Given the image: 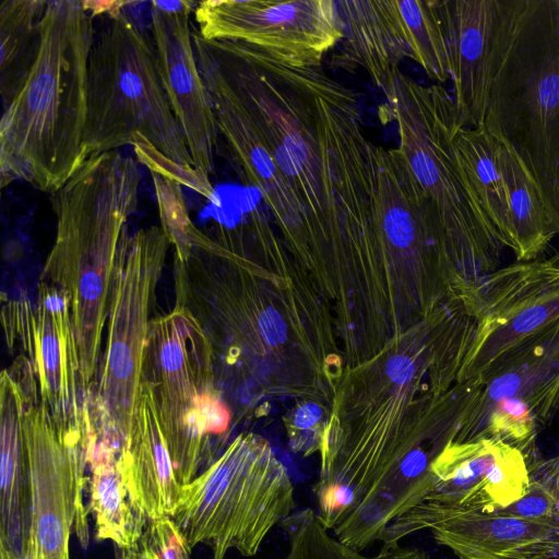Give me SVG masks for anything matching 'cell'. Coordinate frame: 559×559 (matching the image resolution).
Masks as SVG:
<instances>
[{"label": "cell", "instance_id": "1", "mask_svg": "<svg viewBox=\"0 0 559 559\" xmlns=\"http://www.w3.org/2000/svg\"><path fill=\"white\" fill-rule=\"evenodd\" d=\"M93 19L82 1H47L37 57L0 120L2 188L21 180L51 193L84 162Z\"/></svg>", "mask_w": 559, "mask_h": 559}, {"label": "cell", "instance_id": "2", "mask_svg": "<svg viewBox=\"0 0 559 559\" xmlns=\"http://www.w3.org/2000/svg\"><path fill=\"white\" fill-rule=\"evenodd\" d=\"M138 160L120 151L86 158L49 193L56 237L39 281L61 289L72 322L86 384L98 370L110 290L127 222L139 203Z\"/></svg>", "mask_w": 559, "mask_h": 559}, {"label": "cell", "instance_id": "3", "mask_svg": "<svg viewBox=\"0 0 559 559\" xmlns=\"http://www.w3.org/2000/svg\"><path fill=\"white\" fill-rule=\"evenodd\" d=\"M484 127L536 181L559 223V0H509Z\"/></svg>", "mask_w": 559, "mask_h": 559}, {"label": "cell", "instance_id": "4", "mask_svg": "<svg viewBox=\"0 0 559 559\" xmlns=\"http://www.w3.org/2000/svg\"><path fill=\"white\" fill-rule=\"evenodd\" d=\"M380 114L397 124L399 150L439 217L465 286L499 269L503 246L474 199L454 140L466 124L441 84L423 85L400 73Z\"/></svg>", "mask_w": 559, "mask_h": 559}, {"label": "cell", "instance_id": "5", "mask_svg": "<svg viewBox=\"0 0 559 559\" xmlns=\"http://www.w3.org/2000/svg\"><path fill=\"white\" fill-rule=\"evenodd\" d=\"M295 487L270 444L253 433L236 437L192 481L182 485L170 515L191 548L212 559L237 550L257 555L272 528L295 512Z\"/></svg>", "mask_w": 559, "mask_h": 559}, {"label": "cell", "instance_id": "6", "mask_svg": "<svg viewBox=\"0 0 559 559\" xmlns=\"http://www.w3.org/2000/svg\"><path fill=\"white\" fill-rule=\"evenodd\" d=\"M87 67L83 159L119 151L143 135L171 160L194 167L164 90L153 43L123 11L104 15Z\"/></svg>", "mask_w": 559, "mask_h": 559}, {"label": "cell", "instance_id": "7", "mask_svg": "<svg viewBox=\"0 0 559 559\" xmlns=\"http://www.w3.org/2000/svg\"><path fill=\"white\" fill-rule=\"evenodd\" d=\"M211 342L198 319L177 301L153 318L144 378L154 391L162 429L181 485L201 472L214 437L224 435L230 412L215 385Z\"/></svg>", "mask_w": 559, "mask_h": 559}, {"label": "cell", "instance_id": "8", "mask_svg": "<svg viewBox=\"0 0 559 559\" xmlns=\"http://www.w3.org/2000/svg\"><path fill=\"white\" fill-rule=\"evenodd\" d=\"M169 245L162 227L127 233L116 261L92 414L96 436L121 450L142 391L151 312Z\"/></svg>", "mask_w": 559, "mask_h": 559}, {"label": "cell", "instance_id": "9", "mask_svg": "<svg viewBox=\"0 0 559 559\" xmlns=\"http://www.w3.org/2000/svg\"><path fill=\"white\" fill-rule=\"evenodd\" d=\"M24 437L32 489L31 559H70L72 530L88 545L87 508L83 491L87 443L60 430L41 404L35 376L23 373Z\"/></svg>", "mask_w": 559, "mask_h": 559}, {"label": "cell", "instance_id": "10", "mask_svg": "<svg viewBox=\"0 0 559 559\" xmlns=\"http://www.w3.org/2000/svg\"><path fill=\"white\" fill-rule=\"evenodd\" d=\"M2 324L8 347L17 342L29 362L56 426L90 443L95 433L92 389L84 380L67 295L39 281L34 302L22 294L3 304Z\"/></svg>", "mask_w": 559, "mask_h": 559}, {"label": "cell", "instance_id": "11", "mask_svg": "<svg viewBox=\"0 0 559 559\" xmlns=\"http://www.w3.org/2000/svg\"><path fill=\"white\" fill-rule=\"evenodd\" d=\"M460 296L475 323L457 382L487 374L559 324V267L547 259L499 267Z\"/></svg>", "mask_w": 559, "mask_h": 559}, {"label": "cell", "instance_id": "12", "mask_svg": "<svg viewBox=\"0 0 559 559\" xmlns=\"http://www.w3.org/2000/svg\"><path fill=\"white\" fill-rule=\"evenodd\" d=\"M194 19L206 40L248 44L294 66L319 67L343 37L333 0H205Z\"/></svg>", "mask_w": 559, "mask_h": 559}, {"label": "cell", "instance_id": "13", "mask_svg": "<svg viewBox=\"0 0 559 559\" xmlns=\"http://www.w3.org/2000/svg\"><path fill=\"white\" fill-rule=\"evenodd\" d=\"M429 530L459 559H559V525L500 511L449 510L420 503L396 519L380 542L399 544Z\"/></svg>", "mask_w": 559, "mask_h": 559}, {"label": "cell", "instance_id": "14", "mask_svg": "<svg viewBox=\"0 0 559 559\" xmlns=\"http://www.w3.org/2000/svg\"><path fill=\"white\" fill-rule=\"evenodd\" d=\"M197 3L152 1L151 28L158 73L193 165L210 177L219 133L193 47L190 15Z\"/></svg>", "mask_w": 559, "mask_h": 559}, {"label": "cell", "instance_id": "15", "mask_svg": "<svg viewBox=\"0 0 559 559\" xmlns=\"http://www.w3.org/2000/svg\"><path fill=\"white\" fill-rule=\"evenodd\" d=\"M431 469L436 483L421 503L449 510L496 512L523 497L531 481L524 454L495 439L450 442Z\"/></svg>", "mask_w": 559, "mask_h": 559}, {"label": "cell", "instance_id": "16", "mask_svg": "<svg viewBox=\"0 0 559 559\" xmlns=\"http://www.w3.org/2000/svg\"><path fill=\"white\" fill-rule=\"evenodd\" d=\"M453 98L466 126L481 128L509 0H438Z\"/></svg>", "mask_w": 559, "mask_h": 559}, {"label": "cell", "instance_id": "17", "mask_svg": "<svg viewBox=\"0 0 559 559\" xmlns=\"http://www.w3.org/2000/svg\"><path fill=\"white\" fill-rule=\"evenodd\" d=\"M195 56L212 98L218 133L225 139L245 181L258 190L288 243L307 252L309 234L294 190L242 104L213 67Z\"/></svg>", "mask_w": 559, "mask_h": 559}, {"label": "cell", "instance_id": "18", "mask_svg": "<svg viewBox=\"0 0 559 559\" xmlns=\"http://www.w3.org/2000/svg\"><path fill=\"white\" fill-rule=\"evenodd\" d=\"M25 389L0 376V559H31L32 489L23 416Z\"/></svg>", "mask_w": 559, "mask_h": 559}, {"label": "cell", "instance_id": "19", "mask_svg": "<svg viewBox=\"0 0 559 559\" xmlns=\"http://www.w3.org/2000/svg\"><path fill=\"white\" fill-rule=\"evenodd\" d=\"M121 453L126 483L138 507L148 520L170 516L182 485L176 477L153 388L145 380Z\"/></svg>", "mask_w": 559, "mask_h": 559}, {"label": "cell", "instance_id": "20", "mask_svg": "<svg viewBox=\"0 0 559 559\" xmlns=\"http://www.w3.org/2000/svg\"><path fill=\"white\" fill-rule=\"evenodd\" d=\"M336 7L343 37L334 62L349 70L361 67L383 95H389L401 73L400 64L409 57L391 1L341 0Z\"/></svg>", "mask_w": 559, "mask_h": 559}, {"label": "cell", "instance_id": "21", "mask_svg": "<svg viewBox=\"0 0 559 559\" xmlns=\"http://www.w3.org/2000/svg\"><path fill=\"white\" fill-rule=\"evenodd\" d=\"M87 464L88 511L94 518L95 537L110 540L119 549L135 547L148 519L127 486L121 449L94 435Z\"/></svg>", "mask_w": 559, "mask_h": 559}, {"label": "cell", "instance_id": "22", "mask_svg": "<svg viewBox=\"0 0 559 559\" xmlns=\"http://www.w3.org/2000/svg\"><path fill=\"white\" fill-rule=\"evenodd\" d=\"M467 186L504 248L511 249L512 228L501 144L485 129L463 124L454 140Z\"/></svg>", "mask_w": 559, "mask_h": 559}, {"label": "cell", "instance_id": "23", "mask_svg": "<svg viewBox=\"0 0 559 559\" xmlns=\"http://www.w3.org/2000/svg\"><path fill=\"white\" fill-rule=\"evenodd\" d=\"M500 160L509 195L512 228L510 250L518 262L538 260L559 236V223L536 181L503 146Z\"/></svg>", "mask_w": 559, "mask_h": 559}, {"label": "cell", "instance_id": "24", "mask_svg": "<svg viewBox=\"0 0 559 559\" xmlns=\"http://www.w3.org/2000/svg\"><path fill=\"white\" fill-rule=\"evenodd\" d=\"M47 1L3 0L0 4V92L5 107L23 85L38 53Z\"/></svg>", "mask_w": 559, "mask_h": 559}, {"label": "cell", "instance_id": "25", "mask_svg": "<svg viewBox=\"0 0 559 559\" xmlns=\"http://www.w3.org/2000/svg\"><path fill=\"white\" fill-rule=\"evenodd\" d=\"M281 525L288 545L284 559H430L425 550L400 543H383L380 551L366 556L331 534L312 508L293 512Z\"/></svg>", "mask_w": 559, "mask_h": 559}, {"label": "cell", "instance_id": "26", "mask_svg": "<svg viewBox=\"0 0 559 559\" xmlns=\"http://www.w3.org/2000/svg\"><path fill=\"white\" fill-rule=\"evenodd\" d=\"M390 1L408 58L438 84L447 82L450 64L438 0Z\"/></svg>", "mask_w": 559, "mask_h": 559}, {"label": "cell", "instance_id": "27", "mask_svg": "<svg viewBox=\"0 0 559 559\" xmlns=\"http://www.w3.org/2000/svg\"><path fill=\"white\" fill-rule=\"evenodd\" d=\"M151 174L160 227L175 248L176 263L185 264L193 251L191 236L195 225L189 216L182 186L158 173Z\"/></svg>", "mask_w": 559, "mask_h": 559}, {"label": "cell", "instance_id": "28", "mask_svg": "<svg viewBox=\"0 0 559 559\" xmlns=\"http://www.w3.org/2000/svg\"><path fill=\"white\" fill-rule=\"evenodd\" d=\"M138 160L145 165L151 173H158L181 186L194 190L209 201L215 200V190L210 178L195 167L182 166L157 151L143 135L135 134L132 141Z\"/></svg>", "mask_w": 559, "mask_h": 559}, {"label": "cell", "instance_id": "29", "mask_svg": "<svg viewBox=\"0 0 559 559\" xmlns=\"http://www.w3.org/2000/svg\"><path fill=\"white\" fill-rule=\"evenodd\" d=\"M138 546L156 559H191L192 548L171 516L147 520Z\"/></svg>", "mask_w": 559, "mask_h": 559}, {"label": "cell", "instance_id": "30", "mask_svg": "<svg viewBox=\"0 0 559 559\" xmlns=\"http://www.w3.org/2000/svg\"><path fill=\"white\" fill-rule=\"evenodd\" d=\"M498 511L526 520L559 525L557 500L543 483L534 478H531L528 489L523 497Z\"/></svg>", "mask_w": 559, "mask_h": 559}, {"label": "cell", "instance_id": "31", "mask_svg": "<svg viewBox=\"0 0 559 559\" xmlns=\"http://www.w3.org/2000/svg\"><path fill=\"white\" fill-rule=\"evenodd\" d=\"M83 8L93 17L104 15H116L123 11L124 7L133 4L130 1H96L85 0L82 1Z\"/></svg>", "mask_w": 559, "mask_h": 559}, {"label": "cell", "instance_id": "32", "mask_svg": "<svg viewBox=\"0 0 559 559\" xmlns=\"http://www.w3.org/2000/svg\"><path fill=\"white\" fill-rule=\"evenodd\" d=\"M540 462L530 471L531 478L543 483L551 491L559 504V472L549 471L543 467Z\"/></svg>", "mask_w": 559, "mask_h": 559}, {"label": "cell", "instance_id": "33", "mask_svg": "<svg viewBox=\"0 0 559 559\" xmlns=\"http://www.w3.org/2000/svg\"><path fill=\"white\" fill-rule=\"evenodd\" d=\"M120 559H156L148 550L135 546L129 549H120Z\"/></svg>", "mask_w": 559, "mask_h": 559}, {"label": "cell", "instance_id": "34", "mask_svg": "<svg viewBox=\"0 0 559 559\" xmlns=\"http://www.w3.org/2000/svg\"><path fill=\"white\" fill-rule=\"evenodd\" d=\"M540 465L549 471L559 472V452L555 457L542 460Z\"/></svg>", "mask_w": 559, "mask_h": 559}, {"label": "cell", "instance_id": "35", "mask_svg": "<svg viewBox=\"0 0 559 559\" xmlns=\"http://www.w3.org/2000/svg\"><path fill=\"white\" fill-rule=\"evenodd\" d=\"M547 261L551 265L559 267V250L555 254H552L549 259H547Z\"/></svg>", "mask_w": 559, "mask_h": 559}]
</instances>
